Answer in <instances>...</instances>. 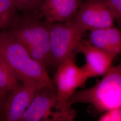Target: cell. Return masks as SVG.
Instances as JSON below:
<instances>
[{"label": "cell", "instance_id": "cell-1", "mask_svg": "<svg viewBox=\"0 0 121 121\" xmlns=\"http://www.w3.org/2000/svg\"><path fill=\"white\" fill-rule=\"evenodd\" d=\"M0 53L18 80L42 83L56 89L45 66L31 56L26 48L6 30L0 31Z\"/></svg>", "mask_w": 121, "mask_h": 121}, {"label": "cell", "instance_id": "cell-2", "mask_svg": "<svg viewBox=\"0 0 121 121\" xmlns=\"http://www.w3.org/2000/svg\"><path fill=\"white\" fill-rule=\"evenodd\" d=\"M103 76L94 86L76 91L69 99V106L77 103L89 104L100 114L121 106V60Z\"/></svg>", "mask_w": 121, "mask_h": 121}, {"label": "cell", "instance_id": "cell-3", "mask_svg": "<svg viewBox=\"0 0 121 121\" xmlns=\"http://www.w3.org/2000/svg\"><path fill=\"white\" fill-rule=\"evenodd\" d=\"M50 22L34 15H27L7 29L26 48L33 58L46 67L49 65Z\"/></svg>", "mask_w": 121, "mask_h": 121}, {"label": "cell", "instance_id": "cell-4", "mask_svg": "<svg viewBox=\"0 0 121 121\" xmlns=\"http://www.w3.org/2000/svg\"><path fill=\"white\" fill-rule=\"evenodd\" d=\"M53 83L56 92V110L72 117L76 112L68 104L77 88L84 86L89 78L82 67L76 64L74 56L63 61L56 67Z\"/></svg>", "mask_w": 121, "mask_h": 121}, {"label": "cell", "instance_id": "cell-5", "mask_svg": "<svg viewBox=\"0 0 121 121\" xmlns=\"http://www.w3.org/2000/svg\"><path fill=\"white\" fill-rule=\"evenodd\" d=\"M85 33L70 21L50 22L49 65L56 67L63 61L74 57Z\"/></svg>", "mask_w": 121, "mask_h": 121}, {"label": "cell", "instance_id": "cell-6", "mask_svg": "<svg viewBox=\"0 0 121 121\" xmlns=\"http://www.w3.org/2000/svg\"><path fill=\"white\" fill-rule=\"evenodd\" d=\"M70 21L86 32L114 26L115 20L105 0H86Z\"/></svg>", "mask_w": 121, "mask_h": 121}, {"label": "cell", "instance_id": "cell-7", "mask_svg": "<svg viewBox=\"0 0 121 121\" xmlns=\"http://www.w3.org/2000/svg\"><path fill=\"white\" fill-rule=\"evenodd\" d=\"M56 89L45 87L36 94L21 121H73L69 115L53 110L56 109Z\"/></svg>", "mask_w": 121, "mask_h": 121}, {"label": "cell", "instance_id": "cell-8", "mask_svg": "<svg viewBox=\"0 0 121 121\" xmlns=\"http://www.w3.org/2000/svg\"><path fill=\"white\" fill-rule=\"evenodd\" d=\"M45 87L48 86L42 83L23 81L10 91L4 105V121H21L36 94Z\"/></svg>", "mask_w": 121, "mask_h": 121}, {"label": "cell", "instance_id": "cell-9", "mask_svg": "<svg viewBox=\"0 0 121 121\" xmlns=\"http://www.w3.org/2000/svg\"><path fill=\"white\" fill-rule=\"evenodd\" d=\"M76 52L85 57V63L82 66L88 78L97 77L107 73L112 66L116 56L98 48L88 39L82 38Z\"/></svg>", "mask_w": 121, "mask_h": 121}, {"label": "cell", "instance_id": "cell-10", "mask_svg": "<svg viewBox=\"0 0 121 121\" xmlns=\"http://www.w3.org/2000/svg\"><path fill=\"white\" fill-rule=\"evenodd\" d=\"M82 2V0H43L40 13L50 23L69 22Z\"/></svg>", "mask_w": 121, "mask_h": 121}, {"label": "cell", "instance_id": "cell-11", "mask_svg": "<svg viewBox=\"0 0 121 121\" xmlns=\"http://www.w3.org/2000/svg\"><path fill=\"white\" fill-rule=\"evenodd\" d=\"M89 41L114 56L121 55V28L114 26L91 30Z\"/></svg>", "mask_w": 121, "mask_h": 121}, {"label": "cell", "instance_id": "cell-12", "mask_svg": "<svg viewBox=\"0 0 121 121\" xmlns=\"http://www.w3.org/2000/svg\"><path fill=\"white\" fill-rule=\"evenodd\" d=\"M19 17L17 9L10 0H0V29H9Z\"/></svg>", "mask_w": 121, "mask_h": 121}, {"label": "cell", "instance_id": "cell-13", "mask_svg": "<svg viewBox=\"0 0 121 121\" xmlns=\"http://www.w3.org/2000/svg\"><path fill=\"white\" fill-rule=\"evenodd\" d=\"M18 79L0 53V89L10 91L19 85Z\"/></svg>", "mask_w": 121, "mask_h": 121}, {"label": "cell", "instance_id": "cell-14", "mask_svg": "<svg viewBox=\"0 0 121 121\" xmlns=\"http://www.w3.org/2000/svg\"><path fill=\"white\" fill-rule=\"evenodd\" d=\"M16 9L28 15H34L40 12L43 0H10Z\"/></svg>", "mask_w": 121, "mask_h": 121}, {"label": "cell", "instance_id": "cell-15", "mask_svg": "<svg viewBox=\"0 0 121 121\" xmlns=\"http://www.w3.org/2000/svg\"><path fill=\"white\" fill-rule=\"evenodd\" d=\"M99 121H121V106L108 110L100 114Z\"/></svg>", "mask_w": 121, "mask_h": 121}, {"label": "cell", "instance_id": "cell-16", "mask_svg": "<svg viewBox=\"0 0 121 121\" xmlns=\"http://www.w3.org/2000/svg\"><path fill=\"white\" fill-rule=\"evenodd\" d=\"M115 18L118 27L121 28V0H105Z\"/></svg>", "mask_w": 121, "mask_h": 121}, {"label": "cell", "instance_id": "cell-17", "mask_svg": "<svg viewBox=\"0 0 121 121\" xmlns=\"http://www.w3.org/2000/svg\"><path fill=\"white\" fill-rule=\"evenodd\" d=\"M10 91L0 89V121H4V105Z\"/></svg>", "mask_w": 121, "mask_h": 121}]
</instances>
